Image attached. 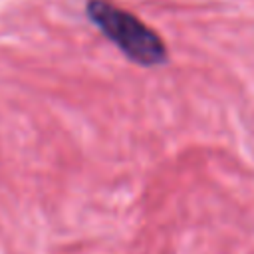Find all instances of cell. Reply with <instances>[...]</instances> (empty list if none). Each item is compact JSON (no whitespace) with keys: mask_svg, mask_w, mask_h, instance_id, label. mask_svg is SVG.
<instances>
[{"mask_svg":"<svg viewBox=\"0 0 254 254\" xmlns=\"http://www.w3.org/2000/svg\"><path fill=\"white\" fill-rule=\"evenodd\" d=\"M85 14L91 24H95L101 34L133 64L155 67L167 62L169 52L165 40L133 12L117 6L111 0H87Z\"/></svg>","mask_w":254,"mask_h":254,"instance_id":"obj_1","label":"cell"}]
</instances>
